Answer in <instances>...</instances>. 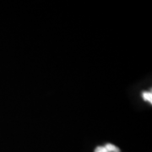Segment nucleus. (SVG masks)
Here are the masks:
<instances>
[{
    "instance_id": "3",
    "label": "nucleus",
    "mask_w": 152,
    "mask_h": 152,
    "mask_svg": "<svg viewBox=\"0 0 152 152\" xmlns=\"http://www.w3.org/2000/svg\"><path fill=\"white\" fill-rule=\"evenodd\" d=\"M95 152H108V151L107 150V148L105 146H98L95 150Z\"/></svg>"
},
{
    "instance_id": "1",
    "label": "nucleus",
    "mask_w": 152,
    "mask_h": 152,
    "mask_svg": "<svg viewBox=\"0 0 152 152\" xmlns=\"http://www.w3.org/2000/svg\"><path fill=\"white\" fill-rule=\"evenodd\" d=\"M105 147L107 148L108 152H120L119 148L114 145H112V144H107Z\"/></svg>"
},
{
    "instance_id": "2",
    "label": "nucleus",
    "mask_w": 152,
    "mask_h": 152,
    "mask_svg": "<svg viewBox=\"0 0 152 152\" xmlns=\"http://www.w3.org/2000/svg\"><path fill=\"white\" fill-rule=\"evenodd\" d=\"M143 96V99L146 102H149L150 103H152V92L150 91V92H143L142 94Z\"/></svg>"
}]
</instances>
